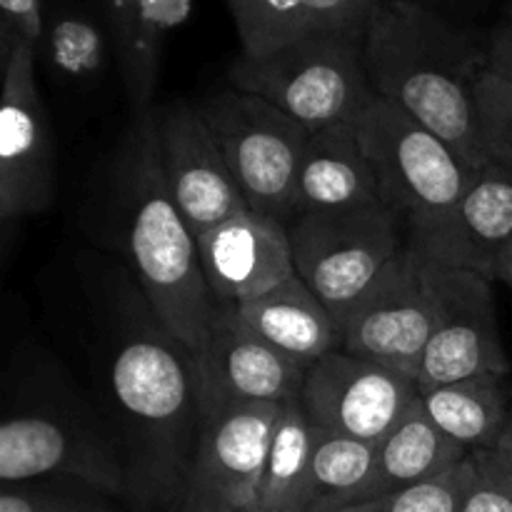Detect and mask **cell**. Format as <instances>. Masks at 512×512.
I'll list each match as a JSON object with an SVG mask.
<instances>
[{
	"label": "cell",
	"instance_id": "cell-36",
	"mask_svg": "<svg viewBox=\"0 0 512 512\" xmlns=\"http://www.w3.org/2000/svg\"><path fill=\"white\" fill-rule=\"evenodd\" d=\"M495 448L505 450V453L512 455V420L508 423V428L503 430V435L498 438V443H495Z\"/></svg>",
	"mask_w": 512,
	"mask_h": 512
},
{
	"label": "cell",
	"instance_id": "cell-30",
	"mask_svg": "<svg viewBox=\"0 0 512 512\" xmlns=\"http://www.w3.org/2000/svg\"><path fill=\"white\" fill-rule=\"evenodd\" d=\"M465 495V460L458 468L425 483L395 490L368 503L335 512H460Z\"/></svg>",
	"mask_w": 512,
	"mask_h": 512
},
{
	"label": "cell",
	"instance_id": "cell-34",
	"mask_svg": "<svg viewBox=\"0 0 512 512\" xmlns=\"http://www.w3.org/2000/svg\"><path fill=\"white\" fill-rule=\"evenodd\" d=\"M488 68L512 80V13L500 20L488 38Z\"/></svg>",
	"mask_w": 512,
	"mask_h": 512
},
{
	"label": "cell",
	"instance_id": "cell-26",
	"mask_svg": "<svg viewBox=\"0 0 512 512\" xmlns=\"http://www.w3.org/2000/svg\"><path fill=\"white\" fill-rule=\"evenodd\" d=\"M240 38V55L263 58L315 33L305 0H225Z\"/></svg>",
	"mask_w": 512,
	"mask_h": 512
},
{
	"label": "cell",
	"instance_id": "cell-6",
	"mask_svg": "<svg viewBox=\"0 0 512 512\" xmlns=\"http://www.w3.org/2000/svg\"><path fill=\"white\" fill-rule=\"evenodd\" d=\"M250 210L290 225L310 130L265 98L223 88L198 105Z\"/></svg>",
	"mask_w": 512,
	"mask_h": 512
},
{
	"label": "cell",
	"instance_id": "cell-35",
	"mask_svg": "<svg viewBox=\"0 0 512 512\" xmlns=\"http://www.w3.org/2000/svg\"><path fill=\"white\" fill-rule=\"evenodd\" d=\"M495 280H503L505 285L512 288V240L505 245L503 253H500L498 265H495Z\"/></svg>",
	"mask_w": 512,
	"mask_h": 512
},
{
	"label": "cell",
	"instance_id": "cell-9",
	"mask_svg": "<svg viewBox=\"0 0 512 512\" xmlns=\"http://www.w3.org/2000/svg\"><path fill=\"white\" fill-rule=\"evenodd\" d=\"M80 480L125 503L128 483L113 440L90 418L40 408L8 415L0 425V480Z\"/></svg>",
	"mask_w": 512,
	"mask_h": 512
},
{
	"label": "cell",
	"instance_id": "cell-37",
	"mask_svg": "<svg viewBox=\"0 0 512 512\" xmlns=\"http://www.w3.org/2000/svg\"><path fill=\"white\" fill-rule=\"evenodd\" d=\"M413 3H420V5H425V8L440 10L438 5H440V3H448V0H413Z\"/></svg>",
	"mask_w": 512,
	"mask_h": 512
},
{
	"label": "cell",
	"instance_id": "cell-18",
	"mask_svg": "<svg viewBox=\"0 0 512 512\" xmlns=\"http://www.w3.org/2000/svg\"><path fill=\"white\" fill-rule=\"evenodd\" d=\"M295 203L298 215L343 213L385 205L358 125L340 123L310 133L300 163Z\"/></svg>",
	"mask_w": 512,
	"mask_h": 512
},
{
	"label": "cell",
	"instance_id": "cell-23",
	"mask_svg": "<svg viewBox=\"0 0 512 512\" xmlns=\"http://www.w3.org/2000/svg\"><path fill=\"white\" fill-rule=\"evenodd\" d=\"M113 38L100 18L73 0H45V28L38 55L68 83H88L105 70Z\"/></svg>",
	"mask_w": 512,
	"mask_h": 512
},
{
	"label": "cell",
	"instance_id": "cell-31",
	"mask_svg": "<svg viewBox=\"0 0 512 512\" xmlns=\"http://www.w3.org/2000/svg\"><path fill=\"white\" fill-rule=\"evenodd\" d=\"M0 63L13 45L30 43L40 50L45 28V0H0Z\"/></svg>",
	"mask_w": 512,
	"mask_h": 512
},
{
	"label": "cell",
	"instance_id": "cell-21",
	"mask_svg": "<svg viewBox=\"0 0 512 512\" xmlns=\"http://www.w3.org/2000/svg\"><path fill=\"white\" fill-rule=\"evenodd\" d=\"M425 418L463 448H493L512 420L508 378L485 375L418 395Z\"/></svg>",
	"mask_w": 512,
	"mask_h": 512
},
{
	"label": "cell",
	"instance_id": "cell-27",
	"mask_svg": "<svg viewBox=\"0 0 512 512\" xmlns=\"http://www.w3.org/2000/svg\"><path fill=\"white\" fill-rule=\"evenodd\" d=\"M120 500L68 478L3 485L0 512H123Z\"/></svg>",
	"mask_w": 512,
	"mask_h": 512
},
{
	"label": "cell",
	"instance_id": "cell-29",
	"mask_svg": "<svg viewBox=\"0 0 512 512\" xmlns=\"http://www.w3.org/2000/svg\"><path fill=\"white\" fill-rule=\"evenodd\" d=\"M475 110L490 163L512 173V80L485 68L475 83Z\"/></svg>",
	"mask_w": 512,
	"mask_h": 512
},
{
	"label": "cell",
	"instance_id": "cell-17",
	"mask_svg": "<svg viewBox=\"0 0 512 512\" xmlns=\"http://www.w3.org/2000/svg\"><path fill=\"white\" fill-rule=\"evenodd\" d=\"M512 240V173L488 163L473 175L448 220L433 263L495 280L500 253Z\"/></svg>",
	"mask_w": 512,
	"mask_h": 512
},
{
	"label": "cell",
	"instance_id": "cell-22",
	"mask_svg": "<svg viewBox=\"0 0 512 512\" xmlns=\"http://www.w3.org/2000/svg\"><path fill=\"white\" fill-rule=\"evenodd\" d=\"M315 428L300 398L283 403L258 493L248 512H310V458Z\"/></svg>",
	"mask_w": 512,
	"mask_h": 512
},
{
	"label": "cell",
	"instance_id": "cell-8",
	"mask_svg": "<svg viewBox=\"0 0 512 512\" xmlns=\"http://www.w3.org/2000/svg\"><path fill=\"white\" fill-rule=\"evenodd\" d=\"M440 270L405 245L345 320L340 350L413 378L438 320Z\"/></svg>",
	"mask_w": 512,
	"mask_h": 512
},
{
	"label": "cell",
	"instance_id": "cell-7",
	"mask_svg": "<svg viewBox=\"0 0 512 512\" xmlns=\"http://www.w3.org/2000/svg\"><path fill=\"white\" fill-rule=\"evenodd\" d=\"M388 205L343 213H300L290 230L295 270L328 308L343 335L345 320L408 243Z\"/></svg>",
	"mask_w": 512,
	"mask_h": 512
},
{
	"label": "cell",
	"instance_id": "cell-14",
	"mask_svg": "<svg viewBox=\"0 0 512 512\" xmlns=\"http://www.w3.org/2000/svg\"><path fill=\"white\" fill-rule=\"evenodd\" d=\"M485 375H510L495 310L493 280L468 270H440L438 320L413 380L420 393Z\"/></svg>",
	"mask_w": 512,
	"mask_h": 512
},
{
	"label": "cell",
	"instance_id": "cell-32",
	"mask_svg": "<svg viewBox=\"0 0 512 512\" xmlns=\"http://www.w3.org/2000/svg\"><path fill=\"white\" fill-rule=\"evenodd\" d=\"M315 33L365 35L368 20L380 0H305Z\"/></svg>",
	"mask_w": 512,
	"mask_h": 512
},
{
	"label": "cell",
	"instance_id": "cell-3",
	"mask_svg": "<svg viewBox=\"0 0 512 512\" xmlns=\"http://www.w3.org/2000/svg\"><path fill=\"white\" fill-rule=\"evenodd\" d=\"M125 253L163 328L188 350L200 348L213 318V295L198 240L175 205L158 143V108L135 118L113 175Z\"/></svg>",
	"mask_w": 512,
	"mask_h": 512
},
{
	"label": "cell",
	"instance_id": "cell-25",
	"mask_svg": "<svg viewBox=\"0 0 512 512\" xmlns=\"http://www.w3.org/2000/svg\"><path fill=\"white\" fill-rule=\"evenodd\" d=\"M375 450L378 443L315 428L310 458V512L348 508L373 473Z\"/></svg>",
	"mask_w": 512,
	"mask_h": 512
},
{
	"label": "cell",
	"instance_id": "cell-1",
	"mask_svg": "<svg viewBox=\"0 0 512 512\" xmlns=\"http://www.w3.org/2000/svg\"><path fill=\"white\" fill-rule=\"evenodd\" d=\"M105 380L120 433L125 505L130 512H183L203 425L190 353L150 310L113 348Z\"/></svg>",
	"mask_w": 512,
	"mask_h": 512
},
{
	"label": "cell",
	"instance_id": "cell-24",
	"mask_svg": "<svg viewBox=\"0 0 512 512\" xmlns=\"http://www.w3.org/2000/svg\"><path fill=\"white\" fill-rule=\"evenodd\" d=\"M190 8L193 0H138L128 43L115 55L133 118H143L155 108L165 43L188 20Z\"/></svg>",
	"mask_w": 512,
	"mask_h": 512
},
{
	"label": "cell",
	"instance_id": "cell-20",
	"mask_svg": "<svg viewBox=\"0 0 512 512\" xmlns=\"http://www.w3.org/2000/svg\"><path fill=\"white\" fill-rule=\"evenodd\" d=\"M468 453V448L455 443L425 418L423 408L415 398L400 423L378 443L373 473L350 505L368 503V500L383 498L395 490L438 478V475L458 468L468 458Z\"/></svg>",
	"mask_w": 512,
	"mask_h": 512
},
{
	"label": "cell",
	"instance_id": "cell-19",
	"mask_svg": "<svg viewBox=\"0 0 512 512\" xmlns=\"http://www.w3.org/2000/svg\"><path fill=\"white\" fill-rule=\"evenodd\" d=\"M240 320L288 358L310 368L325 353L343 348L338 323L300 275L263 298L238 305Z\"/></svg>",
	"mask_w": 512,
	"mask_h": 512
},
{
	"label": "cell",
	"instance_id": "cell-16",
	"mask_svg": "<svg viewBox=\"0 0 512 512\" xmlns=\"http://www.w3.org/2000/svg\"><path fill=\"white\" fill-rule=\"evenodd\" d=\"M198 250L205 283L220 308L263 298L298 275L288 225L255 210L200 235Z\"/></svg>",
	"mask_w": 512,
	"mask_h": 512
},
{
	"label": "cell",
	"instance_id": "cell-5",
	"mask_svg": "<svg viewBox=\"0 0 512 512\" xmlns=\"http://www.w3.org/2000/svg\"><path fill=\"white\" fill-rule=\"evenodd\" d=\"M365 35L308 33L263 58L240 55L228 68L233 88L273 103L310 133L358 123L375 100L365 68Z\"/></svg>",
	"mask_w": 512,
	"mask_h": 512
},
{
	"label": "cell",
	"instance_id": "cell-15",
	"mask_svg": "<svg viewBox=\"0 0 512 512\" xmlns=\"http://www.w3.org/2000/svg\"><path fill=\"white\" fill-rule=\"evenodd\" d=\"M158 143L168 188L195 240L250 210L218 140L195 105L158 108Z\"/></svg>",
	"mask_w": 512,
	"mask_h": 512
},
{
	"label": "cell",
	"instance_id": "cell-12",
	"mask_svg": "<svg viewBox=\"0 0 512 512\" xmlns=\"http://www.w3.org/2000/svg\"><path fill=\"white\" fill-rule=\"evenodd\" d=\"M418 395L410 375L333 350L308 368L300 403L315 428L380 443Z\"/></svg>",
	"mask_w": 512,
	"mask_h": 512
},
{
	"label": "cell",
	"instance_id": "cell-4",
	"mask_svg": "<svg viewBox=\"0 0 512 512\" xmlns=\"http://www.w3.org/2000/svg\"><path fill=\"white\" fill-rule=\"evenodd\" d=\"M355 125L385 205L408 225V243L430 260L475 170L438 135L380 95Z\"/></svg>",
	"mask_w": 512,
	"mask_h": 512
},
{
	"label": "cell",
	"instance_id": "cell-11",
	"mask_svg": "<svg viewBox=\"0 0 512 512\" xmlns=\"http://www.w3.org/2000/svg\"><path fill=\"white\" fill-rule=\"evenodd\" d=\"M280 403L235 405L200 413L183 512H248L258 493Z\"/></svg>",
	"mask_w": 512,
	"mask_h": 512
},
{
	"label": "cell",
	"instance_id": "cell-13",
	"mask_svg": "<svg viewBox=\"0 0 512 512\" xmlns=\"http://www.w3.org/2000/svg\"><path fill=\"white\" fill-rule=\"evenodd\" d=\"M200 413L300 398L308 368L255 335L235 310L215 305L200 348L190 355Z\"/></svg>",
	"mask_w": 512,
	"mask_h": 512
},
{
	"label": "cell",
	"instance_id": "cell-2",
	"mask_svg": "<svg viewBox=\"0 0 512 512\" xmlns=\"http://www.w3.org/2000/svg\"><path fill=\"white\" fill-rule=\"evenodd\" d=\"M365 68L380 98L448 143L478 173L490 163L475 110L488 40L413 0H380L363 38Z\"/></svg>",
	"mask_w": 512,
	"mask_h": 512
},
{
	"label": "cell",
	"instance_id": "cell-28",
	"mask_svg": "<svg viewBox=\"0 0 512 512\" xmlns=\"http://www.w3.org/2000/svg\"><path fill=\"white\" fill-rule=\"evenodd\" d=\"M460 512H512V455L495 445L470 450Z\"/></svg>",
	"mask_w": 512,
	"mask_h": 512
},
{
	"label": "cell",
	"instance_id": "cell-38",
	"mask_svg": "<svg viewBox=\"0 0 512 512\" xmlns=\"http://www.w3.org/2000/svg\"><path fill=\"white\" fill-rule=\"evenodd\" d=\"M510 388H512V385H510Z\"/></svg>",
	"mask_w": 512,
	"mask_h": 512
},
{
	"label": "cell",
	"instance_id": "cell-33",
	"mask_svg": "<svg viewBox=\"0 0 512 512\" xmlns=\"http://www.w3.org/2000/svg\"><path fill=\"white\" fill-rule=\"evenodd\" d=\"M135 10H138V0H98V13L105 20V25H108L115 55L128 43Z\"/></svg>",
	"mask_w": 512,
	"mask_h": 512
},
{
	"label": "cell",
	"instance_id": "cell-10",
	"mask_svg": "<svg viewBox=\"0 0 512 512\" xmlns=\"http://www.w3.org/2000/svg\"><path fill=\"white\" fill-rule=\"evenodd\" d=\"M38 48L18 43L3 63L0 108V225L8 240L13 225L48 210L53 200V140L45 103L35 83Z\"/></svg>",
	"mask_w": 512,
	"mask_h": 512
}]
</instances>
